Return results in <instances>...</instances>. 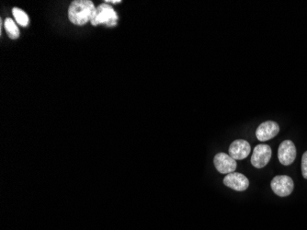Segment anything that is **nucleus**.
<instances>
[{"mask_svg":"<svg viewBox=\"0 0 307 230\" xmlns=\"http://www.w3.org/2000/svg\"><path fill=\"white\" fill-rule=\"evenodd\" d=\"M280 132V127L273 121H267L262 123L257 128L256 137L261 142H265L274 138Z\"/></svg>","mask_w":307,"mask_h":230,"instance_id":"nucleus-7","label":"nucleus"},{"mask_svg":"<svg viewBox=\"0 0 307 230\" xmlns=\"http://www.w3.org/2000/svg\"><path fill=\"white\" fill-rule=\"evenodd\" d=\"M6 31L9 35V37L11 39H17L20 36L19 29L17 27L16 23L13 22L12 19H7L4 23Z\"/></svg>","mask_w":307,"mask_h":230,"instance_id":"nucleus-10","label":"nucleus"},{"mask_svg":"<svg viewBox=\"0 0 307 230\" xmlns=\"http://www.w3.org/2000/svg\"><path fill=\"white\" fill-rule=\"evenodd\" d=\"M12 13H13V16L15 18L16 22L22 26V27H26L30 20H29V17L27 14L24 12V11L21 10V9H18V8H14L12 10Z\"/></svg>","mask_w":307,"mask_h":230,"instance_id":"nucleus-11","label":"nucleus"},{"mask_svg":"<svg viewBox=\"0 0 307 230\" xmlns=\"http://www.w3.org/2000/svg\"><path fill=\"white\" fill-rule=\"evenodd\" d=\"M117 22L118 15L114 9L108 4H101L97 7L91 23L94 26L104 24L108 27H113L117 24Z\"/></svg>","mask_w":307,"mask_h":230,"instance_id":"nucleus-2","label":"nucleus"},{"mask_svg":"<svg viewBox=\"0 0 307 230\" xmlns=\"http://www.w3.org/2000/svg\"><path fill=\"white\" fill-rule=\"evenodd\" d=\"M96 8L90 0L73 1L68 9L69 21L75 25H84L91 22L96 13Z\"/></svg>","mask_w":307,"mask_h":230,"instance_id":"nucleus-1","label":"nucleus"},{"mask_svg":"<svg viewBox=\"0 0 307 230\" xmlns=\"http://www.w3.org/2000/svg\"><path fill=\"white\" fill-rule=\"evenodd\" d=\"M105 2H106V3H111V2H112V3H114V4H116V3H120L121 1H120V0H114V1H111V0H110V1H108V0H107V1H105Z\"/></svg>","mask_w":307,"mask_h":230,"instance_id":"nucleus-13","label":"nucleus"},{"mask_svg":"<svg viewBox=\"0 0 307 230\" xmlns=\"http://www.w3.org/2000/svg\"><path fill=\"white\" fill-rule=\"evenodd\" d=\"M216 170L222 174H229L237 170V161L226 153H218L214 159Z\"/></svg>","mask_w":307,"mask_h":230,"instance_id":"nucleus-6","label":"nucleus"},{"mask_svg":"<svg viewBox=\"0 0 307 230\" xmlns=\"http://www.w3.org/2000/svg\"><path fill=\"white\" fill-rule=\"evenodd\" d=\"M251 151L249 143L243 139H237L229 147V156L235 160H241L248 158Z\"/></svg>","mask_w":307,"mask_h":230,"instance_id":"nucleus-9","label":"nucleus"},{"mask_svg":"<svg viewBox=\"0 0 307 230\" xmlns=\"http://www.w3.org/2000/svg\"><path fill=\"white\" fill-rule=\"evenodd\" d=\"M302 173L304 179L307 180V151H305L302 158Z\"/></svg>","mask_w":307,"mask_h":230,"instance_id":"nucleus-12","label":"nucleus"},{"mask_svg":"<svg viewBox=\"0 0 307 230\" xmlns=\"http://www.w3.org/2000/svg\"><path fill=\"white\" fill-rule=\"evenodd\" d=\"M271 148L268 145L260 144L254 148L251 157V164L257 169H262L268 165L271 159Z\"/></svg>","mask_w":307,"mask_h":230,"instance_id":"nucleus-4","label":"nucleus"},{"mask_svg":"<svg viewBox=\"0 0 307 230\" xmlns=\"http://www.w3.org/2000/svg\"><path fill=\"white\" fill-rule=\"evenodd\" d=\"M270 186L275 194L280 197H286L289 196L293 191L294 183L289 176L278 175L273 178Z\"/></svg>","mask_w":307,"mask_h":230,"instance_id":"nucleus-3","label":"nucleus"},{"mask_svg":"<svg viewBox=\"0 0 307 230\" xmlns=\"http://www.w3.org/2000/svg\"><path fill=\"white\" fill-rule=\"evenodd\" d=\"M224 184L237 192H244L249 186V181L244 174L232 172L226 176L224 179Z\"/></svg>","mask_w":307,"mask_h":230,"instance_id":"nucleus-8","label":"nucleus"},{"mask_svg":"<svg viewBox=\"0 0 307 230\" xmlns=\"http://www.w3.org/2000/svg\"><path fill=\"white\" fill-rule=\"evenodd\" d=\"M296 158V148L291 140H285L281 143L278 149V159L284 166L292 164Z\"/></svg>","mask_w":307,"mask_h":230,"instance_id":"nucleus-5","label":"nucleus"}]
</instances>
